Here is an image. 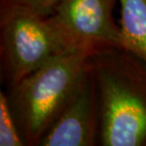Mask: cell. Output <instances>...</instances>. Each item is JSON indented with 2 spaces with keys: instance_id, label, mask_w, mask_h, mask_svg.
I'll list each match as a JSON object with an SVG mask.
<instances>
[{
  "instance_id": "6da1fadb",
  "label": "cell",
  "mask_w": 146,
  "mask_h": 146,
  "mask_svg": "<svg viewBox=\"0 0 146 146\" xmlns=\"http://www.w3.org/2000/svg\"><path fill=\"white\" fill-rule=\"evenodd\" d=\"M102 146H146V63L119 46L91 54Z\"/></svg>"
},
{
  "instance_id": "7a4b0ae2",
  "label": "cell",
  "mask_w": 146,
  "mask_h": 146,
  "mask_svg": "<svg viewBox=\"0 0 146 146\" xmlns=\"http://www.w3.org/2000/svg\"><path fill=\"white\" fill-rule=\"evenodd\" d=\"M92 53L68 49L8 87L9 104L26 146H39L89 70Z\"/></svg>"
},
{
  "instance_id": "3957f363",
  "label": "cell",
  "mask_w": 146,
  "mask_h": 146,
  "mask_svg": "<svg viewBox=\"0 0 146 146\" xmlns=\"http://www.w3.org/2000/svg\"><path fill=\"white\" fill-rule=\"evenodd\" d=\"M68 49L49 17L0 0V66L8 87Z\"/></svg>"
},
{
  "instance_id": "277c9868",
  "label": "cell",
  "mask_w": 146,
  "mask_h": 146,
  "mask_svg": "<svg viewBox=\"0 0 146 146\" xmlns=\"http://www.w3.org/2000/svg\"><path fill=\"white\" fill-rule=\"evenodd\" d=\"M118 0H62L49 16L68 48L94 52L119 46V26L113 11Z\"/></svg>"
},
{
  "instance_id": "5b68a950",
  "label": "cell",
  "mask_w": 146,
  "mask_h": 146,
  "mask_svg": "<svg viewBox=\"0 0 146 146\" xmlns=\"http://www.w3.org/2000/svg\"><path fill=\"white\" fill-rule=\"evenodd\" d=\"M100 139V104L90 68L41 139L39 146H94Z\"/></svg>"
},
{
  "instance_id": "8992f818",
  "label": "cell",
  "mask_w": 146,
  "mask_h": 146,
  "mask_svg": "<svg viewBox=\"0 0 146 146\" xmlns=\"http://www.w3.org/2000/svg\"><path fill=\"white\" fill-rule=\"evenodd\" d=\"M121 48L146 63V0H118Z\"/></svg>"
},
{
  "instance_id": "52a82bcc",
  "label": "cell",
  "mask_w": 146,
  "mask_h": 146,
  "mask_svg": "<svg viewBox=\"0 0 146 146\" xmlns=\"http://www.w3.org/2000/svg\"><path fill=\"white\" fill-rule=\"evenodd\" d=\"M0 146H26L3 90L0 91Z\"/></svg>"
},
{
  "instance_id": "ba28073f",
  "label": "cell",
  "mask_w": 146,
  "mask_h": 146,
  "mask_svg": "<svg viewBox=\"0 0 146 146\" xmlns=\"http://www.w3.org/2000/svg\"><path fill=\"white\" fill-rule=\"evenodd\" d=\"M24 6L43 17H49L62 0H6Z\"/></svg>"
}]
</instances>
